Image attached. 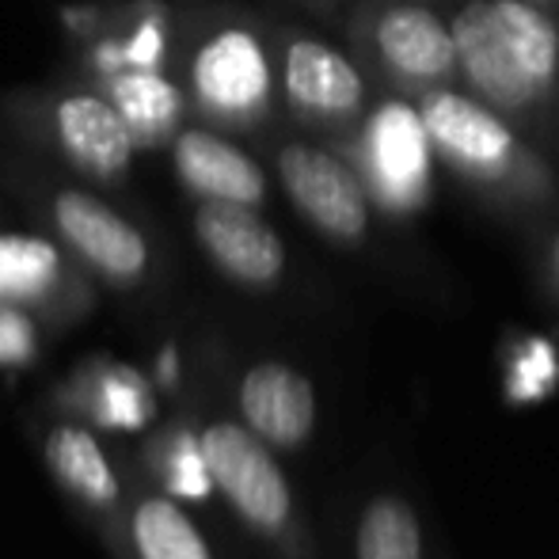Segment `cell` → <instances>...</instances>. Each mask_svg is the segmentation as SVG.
<instances>
[{
    "label": "cell",
    "instance_id": "cell-1",
    "mask_svg": "<svg viewBox=\"0 0 559 559\" xmlns=\"http://www.w3.org/2000/svg\"><path fill=\"white\" fill-rule=\"evenodd\" d=\"M415 107L438 160L449 164L464 183L518 202L545 199L552 191V168L518 133L514 118L499 115L472 92H456L453 84H445L423 92Z\"/></svg>",
    "mask_w": 559,
    "mask_h": 559
},
{
    "label": "cell",
    "instance_id": "cell-2",
    "mask_svg": "<svg viewBox=\"0 0 559 559\" xmlns=\"http://www.w3.org/2000/svg\"><path fill=\"white\" fill-rule=\"evenodd\" d=\"M358 38L377 69L415 99L456 81L453 27L419 0H381L361 15Z\"/></svg>",
    "mask_w": 559,
    "mask_h": 559
},
{
    "label": "cell",
    "instance_id": "cell-3",
    "mask_svg": "<svg viewBox=\"0 0 559 559\" xmlns=\"http://www.w3.org/2000/svg\"><path fill=\"white\" fill-rule=\"evenodd\" d=\"M191 96L199 111L228 130H251L271 111L274 73L266 46L248 27H217L191 58Z\"/></svg>",
    "mask_w": 559,
    "mask_h": 559
},
{
    "label": "cell",
    "instance_id": "cell-4",
    "mask_svg": "<svg viewBox=\"0 0 559 559\" xmlns=\"http://www.w3.org/2000/svg\"><path fill=\"white\" fill-rule=\"evenodd\" d=\"M274 168L289 202L324 236L354 243L369 228V187L350 160L324 145L286 141L274 153Z\"/></svg>",
    "mask_w": 559,
    "mask_h": 559
},
{
    "label": "cell",
    "instance_id": "cell-5",
    "mask_svg": "<svg viewBox=\"0 0 559 559\" xmlns=\"http://www.w3.org/2000/svg\"><path fill=\"white\" fill-rule=\"evenodd\" d=\"M282 96L317 130H354L369 104L358 66L312 35H289L282 46Z\"/></svg>",
    "mask_w": 559,
    "mask_h": 559
},
{
    "label": "cell",
    "instance_id": "cell-6",
    "mask_svg": "<svg viewBox=\"0 0 559 559\" xmlns=\"http://www.w3.org/2000/svg\"><path fill=\"white\" fill-rule=\"evenodd\" d=\"M456 43V76L464 81V92L484 99L499 115L525 122L545 107L530 76L510 53L507 38H502L499 23L491 15V0H464L453 15H449Z\"/></svg>",
    "mask_w": 559,
    "mask_h": 559
},
{
    "label": "cell",
    "instance_id": "cell-7",
    "mask_svg": "<svg viewBox=\"0 0 559 559\" xmlns=\"http://www.w3.org/2000/svg\"><path fill=\"white\" fill-rule=\"evenodd\" d=\"M358 171L366 187L389 210H412L427 199L430 183V138L419 118V107L384 104L361 126Z\"/></svg>",
    "mask_w": 559,
    "mask_h": 559
},
{
    "label": "cell",
    "instance_id": "cell-8",
    "mask_svg": "<svg viewBox=\"0 0 559 559\" xmlns=\"http://www.w3.org/2000/svg\"><path fill=\"white\" fill-rule=\"evenodd\" d=\"M46 130L58 153L92 179H122L141 145L115 99L88 88L61 92L46 111Z\"/></svg>",
    "mask_w": 559,
    "mask_h": 559
},
{
    "label": "cell",
    "instance_id": "cell-9",
    "mask_svg": "<svg viewBox=\"0 0 559 559\" xmlns=\"http://www.w3.org/2000/svg\"><path fill=\"white\" fill-rule=\"evenodd\" d=\"M202 456L210 464V476L233 499L248 522L263 530H278L289 518V487L282 479L278 464L271 461L263 445L248 430L233 423H217L202 435Z\"/></svg>",
    "mask_w": 559,
    "mask_h": 559
},
{
    "label": "cell",
    "instance_id": "cell-10",
    "mask_svg": "<svg viewBox=\"0 0 559 559\" xmlns=\"http://www.w3.org/2000/svg\"><path fill=\"white\" fill-rule=\"evenodd\" d=\"M50 217L58 225L61 240L76 251L81 259H88L99 274L115 282H133L145 274L148 266V243L118 210L107 206L104 199L88 191H66L53 194Z\"/></svg>",
    "mask_w": 559,
    "mask_h": 559
},
{
    "label": "cell",
    "instance_id": "cell-11",
    "mask_svg": "<svg viewBox=\"0 0 559 559\" xmlns=\"http://www.w3.org/2000/svg\"><path fill=\"white\" fill-rule=\"evenodd\" d=\"M194 233L206 255L243 286H271L286 271V248L278 233L240 202H202L194 214Z\"/></svg>",
    "mask_w": 559,
    "mask_h": 559
},
{
    "label": "cell",
    "instance_id": "cell-12",
    "mask_svg": "<svg viewBox=\"0 0 559 559\" xmlns=\"http://www.w3.org/2000/svg\"><path fill=\"white\" fill-rule=\"evenodd\" d=\"M171 164L187 191H194L202 202H240L259 206L266 199V176L240 145H233L217 130L183 126L171 138Z\"/></svg>",
    "mask_w": 559,
    "mask_h": 559
},
{
    "label": "cell",
    "instance_id": "cell-13",
    "mask_svg": "<svg viewBox=\"0 0 559 559\" xmlns=\"http://www.w3.org/2000/svg\"><path fill=\"white\" fill-rule=\"evenodd\" d=\"M240 412L259 438L274 445H301L317 423V392L297 369L263 361L240 384Z\"/></svg>",
    "mask_w": 559,
    "mask_h": 559
},
{
    "label": "cell",
    "instance_id": "cell-14",
    "mask_svg": "<svg viewBox=\"0 0 559 559\" xmlns=\"http://www.w3.org/2000/svg\"><path fill=\"white\" fill-rule=\"evenodd\" d=\"M491 15L510 53L545 107L559 96V23L537 0H491Z\"/></svg>",
    "mask_w": 559,
    "mask_h": 559
},
{
    "label": "cell",
    "instance_id": "cell-15",
    "mask_svg": "<svg viewBox=\"0 0 559 559\" xmlns=\"http://www.w3.org/2000/svg\"><path fill=\"white\" fill-rule=\"evenodd\" d=\"M111 99L138 133V141L176 138V126L183 118V92L145 66H122L111 76Z\"/></svg>",
    "mask_w": 559,
    "mask_h": 559
},
{
    "label": "cell",
    "instance_id": "cell-16",
    "mask_svg": "<svg viewBox=\"0 0 559 559\" xmlns=\"http://www.w3.org/2000/svg\"><path fill=\"white\" fill-rule=\"evenodd\" d=\"M61 278V255L50 240L0 233V301H38Z\"/></svg>",
    "mask_w": 559,
    "mask_h": 559
},
{
    "label": "cell",
    "instance_id": "cell-17",
    "mask_svg": "<svg viewBox=\"0 0 559 559\" xmlns=\"http://www.w3.org/2000/svg\"><path fill=\"white\" fill-rule=\"evenodd\" d=\"M133 540L141 559H210L191 518L168 499L141 502L133 514Z\"/></svg>",
    "mask_w": 559,
    "mask_h": 559
},
{
    "label": "cell",
    "instance_id": "cell-18",
    "mask_svg": "<svg viewBox=\"0 0 559 559\" xmlns=\"http://www.w3.org/2000/svg\"><path fill=\"white\" fill-rule=\"evenodd\" d=\"M358 559H423V533L407 502H369L358 525Z\"/></svg>",
    "mask_w": 559,
    "mask_h": 559
},
{
    "label": "cell",
    "instance_id": "cell-19",
    "mask_svg": "<svg viewBox=\"0 0 559 559\" xmlns=\"http://www.w3.org/2000/svg\"><path fill=\"white\" fill-rule=\"evenodd\" d=\"M50 464L58 468V476L66 479L76 495H84V499H92V502L118 499V484H115L111 468H107L99 445L92 442L84 430H73V427L53 430Z\"/></svg>",
    "mask_w": 559,
    "mask_h": 559
},
{
    "label": "cell",
    "instance_id": "cell-20",
    "mask_svg": "<svg viewBox=\"0 0 559 559\" xmlns=\"http://www.w3.org/2000/svg\"><path fill=\"white\" fill-rule=\"evenodd\" d=\"M153 396H148V384L141 381L133 369H111L99 384L96 400V419L107 427L138 430L153 419Z\"/></svg>",
    "mask_w": 559,
    "mask_h": 559
},
{
    "label": "cell",
    "instance_id": "cell-21",
    "mask_svg": "<svg viewBox=\"0 0 559 559\" xmlns=\"http://www.w3.org/2000/svg\"><path fill=\"white\" fill-rule=\"evenodd\" d=\"M210 464L202 456V445H191L187 442L179 449L176 464H171V491L176 495H187V499H202L210 491Z\"/></svg>",
    "mask_w": 559,
    "mask_h": 559
},
{
    "label": "cell",
    "instance_id": "cell-22",
    "mask_svg": "<svg viewBox=\"0 0 559 559\" xmlns=\"http://www.w3.org/2000/svg\"><path fill=\"white\" fill-rule=\"evenodd\" d=\"M31 350H35L31 320L0 301V361H27Z\"/></svg>",
    "mask_w": 559,
    "mask_h": 559
},
{
    "label": "cell",
    "instance_id": "cell-23",
    "mask_svg": "<svg viewBox=\"0 0 559 559\" xmlns=\"http://www.w3.org/2000/svg\"><path fill=\"white\" fill-rule=\"evenodd\" d=\"M552 271H556V282H559V233H556V240H552Z\"/></svg>",
    "mask_w": 559,
    "mask_h": 559
}]
</instances>
